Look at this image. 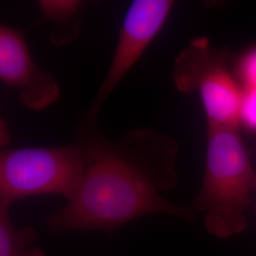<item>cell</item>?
Here are the masks:
<instances>
[{
    "label": "cell",
    "instance_id": "1",
    "mask_svg": "<svg viewBox=\"0 0 256 256\" xmlns=\"http://www.w3.org/2000/svg\"><path fill=\"white\" fill-rule=\"evenodd\" d=\"M76 134L86 149V166L72 196L46 218L54 234L97 230L113 234L132 220L151 214L194 218L191 206L165 200L178 184L176 140L149 126L126 131L111 140L80 122Z\"/></svg>",
    "mask_w": 256,
    "mask_h": 256
},
{
    "label": "cell",
    "instance_id": "3",
    "mask_svg": "<svg viewBox=\"0 0 256 256\" xmlns=\"http://www.w3.org/2000/svg\"><path fill=\"white\" fill-rule=\"evenodd\" d=\"M86 149L76 134L74 142L57 146L2 148L0 206L23 198L54 194L68 200L82 180Z\"/></svg>",
    "mask_w": 256,
    "mask_h": 256
},
{
    "label": "cell",
    "instance_id": "4",
    "mask_svg": "<svg viewBox=\"0 0 256 256\" xmlns=\"http://www.w3.org/2000/svg\"><path fill=\"white\" fill-rule=\"evenodd\" d=\"M171 75L178 92L200 96L207 128H240L243 90L226 50L194 38L174 58Z\"/></svg>",
    "mask_w": 256,
    "mask_h": 256
},
{
    "label": "cell",
    "instance_id": "11",
    "mask_svg": "<svg viewBox=\"0 0 256 256\" xmlns=\"http://www.w3.org/2000/svg\"></svg>",
    "mask_w": 256,
    "mask_h": 256
},
{
    "label": "cell",
    "instance_id": "6",
    "mask_svg": "<svg viewBox=\"0 0 256 256\" xmlns=\"http://www.w3.org/2000/svg\"><path fill=\"white\" fill-rule=\"evenodd\" d=\"M0 81L16 90L19 104L32 111L46 110L61 97L54 74L34 60L24 34L6 25L0 27Z\"/></svg>",
    "mask_w": 256,
    "mask_h": 256
},
{
    "label": "cell",
    "instance_id": "2",
    "mask_svg": "<svg viewBox=\"0 0 256 256\" xmlns=\"http://www.w3.org/2000/svg\"><path fill=\"white\" fill-rule=\"evenodd\" d=\"M256 187V171L239 128H207L202 189L190 205L194 214H205L207 232L227 238L246 229Z\"/></svg>",
    "mask_w": 256,
    "mask_h": 256
},
{
    "label": "cell",
    "instance_id": "9",
    "mask_svg": "<svg viewBox=\"0 0 256 256\" xmlns=\"http://www.w3.org/2000/svg\"><path fill=\"white\" fill-rule=\"evenodd\" d=\"M234 74L243 90H256V46L240 58Z\"/></svg>",
    "mask_w": 256,
    "mask_h": 256
},
{
    "label": "cell",
    "instance_id": "10",
    "mask_svg": "<svg viewBox=\"0 0 256 256\" xmlns=\"http://www.w3.org/2000/svg\"><path fill=\"white\" fill-rule=\"evenodd\" d=\"M256 133V90H243L240 126Z\"/></svg>",
    "mask_w": 256,
    "mask_h": 256
},
{
    "label": "cell",
    "instance_id": "8",
    "mask_svg": "<svg viewBox=\"0 0 256 256\" xmlns=\"http://www.w3.org/2000/svg\"><path fill=\"white\" fill-rule=\"evenodd\" d=\"M36 240V230L28 225L16 228L10 207L0 206V256H46Z\"/></svg>",
    "mask_w": 256,
    "mask_h": 256
},
{
    "label": "cell",
    "instance_id": "7",
    "mask_svg": "<svg viewBox=\"0 0 256 256\" xmlns=\"http://www.w3.org/2000/svg\"><path fill=\"white\" fill-rule=\"evenodd\" d=\"M88 4L82 0L38 1L43 19L52 24L50 40L54 46L70 45L79 37L82 28V14Z\"/></svg>",
    "mask_w": 256,
    "mask_h": 256
},
{
    "label": "cell",
    "instance_id": "5",
    "mask_svg": "<svg viewBox=\"0 0 256 256\" xmlns=\"http://www.w3.org/2000/svg\"><path fill=\"white\" fill-rule=\"evenodd\" d=\"M174 6L173 0L131 2L120 28L108 70L80 122L97 126L104 102L164 28Z\"/></svg>",
    "mask_w": 256,
    "mask_h": 256
}]
</instances>
